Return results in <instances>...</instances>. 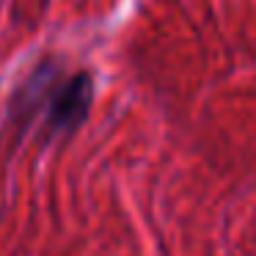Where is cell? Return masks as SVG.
I'll return each instance as SVG.
<instances>
[{"label": "cell", "mask_w": 256, "mask_h": 256, "mask_svg": "<svg viewBox=\"0 0 256 256\" xmlns=\"http://www.w3.org/2000/svg\"><path fill=\"white\" fill-rule=\"evenodd\" d=\"M94 102L91 72H66L61 61H39L22 83L14 88L8 102V124L20 135L36 130L44 144L66 138L83 127Z\"/></svg>", "instance_id": "obj_1"}]
</instances>
